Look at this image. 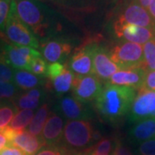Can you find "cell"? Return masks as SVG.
<instances>
[{
    "instance_id": "obj_1",
    "label": "cell",
    "mask_w": 155,
    "mask_h": 155,
    "mask_svg": "<svg viewBox=\"0 0 155 155\" xmlns=\"http://www.w3.org/2000/svg\"><path fill=\"white\" fill-rule=\"evenodd\" d=\"M136 95L134 88L107 84L96 98L95 107L105 120L115 122L130 110Z\"/></svg>"
},
{
    "instance_id": "obj_2",
    "label": "cell",
    "mask_w": 155,
    "mask_h": 155,
    "mask_svg": "<svg viewBox=\"0 0 155 155\" xmlns=\"http://www.w3.org/2000/svg\"><path fill=\"white\" fill-rule=\"evenodd\" d=\"M18 17L35 35L45 38L52 30L51 11L38 0H13Z\"/></svg>"
},
{
    "instance_id": "obj_3",
    "label": "cell",
    "mask_w": 155,
    "mask_h": 155,
    "mask_svg": "<svg viewBox=\"0 0 155 155\" xmlns=\"http://www.w3.org/2000/svg\"><path fill=\"white\" fill-rule=\"evenodd\" d=\"M93 129L91 124L85 120L67 121L61 140V146L73 155H83L92 144Z\"/></svg>"
},
{
    "instance_id": "obj_4",
    "label": "cell",
    "mask_w": 155,
    "mask_h": 155,
    "mask_svg": "<svg viewBox=\"0 0 155 155\" xmlns=\"http://www.w3.org/2000/svg\"><path fill=\"white\" fill-rule=\"evenodd\" d=\"M1 37L5 39L6 42L10 41L11 44L16 46L28 47L35 49L40 47L38 39L17 16L13 0L6 22L5 32Z\"/></svg>"
},
{
    "instance_id": "obj_5",
    "label": "cell",
    "mask_w": 155,
    "mask_h": 155,
    "mask_svg": "<svg viewBox=\"0 0 155 155\" xmlns=\"http://www.w3.org/2000/svg\"><path fill=\"white\" fill-rule=\"evenodd\" d=\"M110 60L119 69L127 70L143 65V48L133 42H121L114 46L109 52Z\"/></svg>"
},
{
    "instance_id": "obj_6",
    "label": "cell",
    "mask_w": 155,
    "mask_h": 155,
    "mask_svg": "<svg viewBox=\"0 0 155 155\" xmlns=\"http://www.w3.org/2000/svg\"><path fill=\"white\" fill-rule=\"evenodd\" d=\"M0 51L9 66L16 70L28 71L30 63L37 56H41L36 49L28 47H20L5 43L0 47Z\"/></svg>"
},
{
    "instance_id": "obj_7",
    "label": "cell",
    "mask_w": 155,
    "mask_h": 155,
    "mask_svg": "<svg viewBox=\"0 0 155 155\" xmlns=\"http://www.w3.org/2000/svg\"><path fill=\"white\" fill-rule=\"evenodd\" d=\"M102 88L100 79L94 74L76 75L73 78L72 87L73 97L84 104L96 100Z\"/></svg>"
},
{
    "instance_id": "obj_8",
    "label": "cell",
    "mask_w": 155,
    "mask_h": 155,
    "mask_svg": "<svg viewBox=\"0 0 155 155\" xmlns=\"http://www.w3.org/2000/svg\"><path fill=\"white\" fill-rule=\"evenodd\" d=\"M91 55H92V67L93 74L99 79L109 80L111 76L116 73L118 67L111 61L110 54L97 43H91Z\"/></svg>"
},
{
    "instance_id": "obj_9",
    "label": "cell",
    "mask_w": 155,
    "mask_h": 155,
    "mask_svg": "<svg viewBox=\"0 0 155 155\" xmlns=\"http://www.w3.org/2000/svg\"><path fill=\"white\" fill-rule=\"evenodd\" d=\"M114 32L118 38L140 45L145 44L150 40L155 38L152 28L139 27L119 20H116L114 23Z\"/></svg>"
},
{
    "instance_id": "obj_10",
    "label": "cell",
    "mask_w": 155,
    "mask_h": 155,
    "mask_svg": "<svg viewBox=\"0 0 155 155\" xmlns=\"http://www.w3.org/2000/svg\"><path fill=\"white\" fill-rule=\"evenodd\" d=\"M41 50L46 62L63 64L72 52V45L63 39L46 38Z\"/></svg>"
},
{
    "instance_id": "obj_11",
    "label": "cell",
    "mask_w": 155,
    "mask_h": 155,
    "mask_svg": "<svg viewBox=\"0 0 155 155\" xmlns=\"http://www.w3.org/2000/svg\"><path fill=\"white\" fill-rule=\"evenodd\" d=\"M129 111L132 122H138L151 118L155 111V91L138 90Z\"/></svg>"
},
{
    "instance_id": "obj_12",
    "label": "cell",
    "mask_w": 155,
    "mask_h": 155,
    "mask_svg": "<svg viewBox=\"0 0 155 155\" xmlns=\"http://www.w3.org/2000/svg\"><path fill=\"white\" fill-rule=\"evenodd\" d=\"M117 20L143 28H153L154 25V21L150 17L148 11L134 0L123 10Z\"/></svg>"
},
{
    "instance_id": "obj_13",
    "label": "cell",
    "mask_w": 155,
    "mask_h": 155,
    "mask_svg": "<svg viewBox=\"0 0 155 155\" xmlns=\"http://www.w3.org/2000/svg\"><path fill=\"white\" fill-rule=\"evenodd\" d=\"M146 74L147 72L141 67L120 70L111 76L109 84L119 86H128L139 90L143 84Z\"/></svg>"
},
{
    "instance_id": "obj_14",
    "label": "cell",
    "mask_w": 155,
    "mask_h": 155,
    "mask_svg": "<svg viewBox=\"0 0 155 155\" xmlns=\"http://www.w3.org/2000/svg\"><path fill=\"white\" fill-rule=\"evenodd\" d=\"M68 66L71 71L75 72L76 75L84 76L93 74L91 44L84 45V47L76 50L70 58Z\"/></svg>"
},
{
    "instance_id": "obj_15",
    "label": "cell",
    "mask_w": 155,
    "mask_h": 155,
    "mask_svg": "<svg viewBox=\"0 0 155 155\" xmlns=\"http://www.w3.org/2000/svg\"><path fill=\"white\" fill-rule=\"evenodd\" d=\"M64 122L60 115L53 113L48 118L41 132V138L46 146L61 145L63 137Z\"/></svg>"
},
{
    "instance_id": "obj_16",
    "label": "cell",
    "mask_w": 155,
    "mask_h": 155,
    "mask_svg": "<svg viewBox=\"0 0 155 155\" xmlns=\"http://www.w3.org/2000/svg\"><path fill=\"white\" fill-rule=\"evenodd\" d=\"M58 107L61 114L70 120L87 119L91 116V111L86 105L74 97H63L59 101Z\"/></svg>"
},
{
    "instance_id": "obj_17",
    "label": "cell",
    "mask_w": 155,
    "mask_h": 155,
    "mask_svg": "<svg viewBox=\"0 0 155 155\" xmlns=\"http://www.w3.org/2000/svg\"><path fill=\"white\" fill-rule=\"evenodd\" d=\"M11 146L21 149L27 155H35L46 145L41 136H35L24 130L17 132L11 140Z\"/></svg>"
},
{
    "instance_id": "obj_18",
    "label": "cell",
    "mask_w": 155,
    "mask_h": 155,
    "mask_svg": "<svg viewBox=\"0 0 155 155\" xmlns=\"http://www.w3.org/2000/svg\"><path fill=\"white\" fill-rule=\"evenodd\" d=\"M129 136L135 142H143L155 138V118H147L138 122L130 130Z\"/></svg>"
},
{
    "instance_id": "obj_19",
    "label": "cell",
    "mask_w": 155,
    "mask_h": 155,
    "mask_svg": "<svg viewBox=\"0 0 155 155\" xmlns=\"http://www.w3.org/2000/svg\"><path fill=\"white\" fill-rule=\"evenodd\" d=\"M44 98V93L40 89L28 90L27 92L23 94L18 95L13 100V104L17 109L21 110H35L38 108L40 103Z\"/></svg>"
},
{
    "instance_id": "obj_20",
    "label": "cell",
    "mask_w": 155,
    "mask_h": 155,
    "mask_svg": "<svg viewBox=\"0 0 155 155\" xmlns=\"http://www.w3.org/2000/svg\"><path fill=\"white\" fill-rule=\"evenodd\" d=\"M13 82L16 86L22 90H32L42 85L43 80L32 72L25 70H17L14 72Z\"/></svg>"
},
{
    "instance_id": "obj_21",
    "label": "cell",
    "mask_w": 155,
    "mask_h": 155,
    "mask_svg": "<svg viewBox=\"0 0 155 155\" xmlns=\"http://www.w3.org/2000/svg\"><path fill=\"white\" fill-rule=\"evenodd\" d=\"M50 109L48 104H43L36 111L32 121L28 127V132L35 136H41L46 121L49 115Z\"/></svg>"
},
{
    "instance_id": "obj_22",
    "label": "cell",
    "mask_w": 155,
    "mask_h": 155,
    "mask_svg": "<svg viewBox=\"0 0 155 155\" xmlns=\"http://www.w3.org/2000/svg\"><path fill=\"white\" fill-rule=\"evenodd\" d=\"M73 78H74V75L72 71L66 67V69L61 75H59L58 77L51 80L53 90L57 94L61 95L67 93L72 89Z\"/></svg>"
},
{
    "instance_id": "obj_23",
    "label": "cell",
    "mask_w": 155,
    "mask_h": 155,
    "mask_svg": "<svg viewBox=\"0 0 155 155\" xmlns=\"http://www.w3.org/2000/svg\"><path fill=\"white\" fill-rule=\"evenodd\" d=\"M33 117L34 111L32 110H22L13 117L9 127L17 132L24 131V129L30 124Z\"/></svg>"
},
{
    "instance_id": "obj_24",
    "label": "cell",
    "mask_w": 155,
    "mask_h": 155,
    "mask_svg": "<svg viewBox=\"0 0 155 155\" xmlns=\"http://www.w3.org/2000/svg\"><path fill=\"white\" fill-rule=\"evenodd\" d=\"M142 68L147 72L155 71V38L146 42L143 47Z\"/></svg>"
},
{
    "instance_id": "obj_25",
    "label": "cell",
    "mask_w": 155,
    "mask_h": 155,
    "mask_svg": "<svg viewBox=\"0 0 155 155\" xmlns=\"http://www.w3.org/2000/svg\"><path fill=\"white\" fill-rule=\"evenodd\" d=\"M17 110L18 109L13 104V102L11 104L0 105V131H3L7 127L8 124L15 116V113Z\"/></svg>"
},
{
    "instance_id": "obj_26",
    "label": "cell",
    "mask_w": 155,
    "mask_h": 155,
    "mask_svg": "<svg viewBox=\"0 0 155 155\" xmlns=\"http://www.w3.org/2000/svg\"><path fill=\"white\" fill-rule=\"evenodd\" d=\"M19 94V89L12 83L0 82V100L15 99Z\"/></svg>"
},
{
    "instance_id": "obj_27",
    "label": "cell",
    "mask_w": 155,
    "mask_h": 155,
    "mask_svg": "<svg viewBox=\"0 0 155 155\" xmlns=\"http://www.w3.org/2000/svg\"><path fill=\"white\" fill-rule=\"evenodd\" d=\"M14 69L8 65L5 57L0 51V82L11 83L13 81Z\"/></svg>"
},
{
    "instance_id": "obj_28",
    "label": "cell",
    "mask_w": 155,
    "mask_h": 155,
    "mask_svg": "<svg viewBox=\"0 0 155 155\" xmlns=\"http://www.w3.org/2000/svg\"><path fill=\"white\" fill-rule=\"evenodd\" d=\"M12 0H0V36L3 35L10 14Z\"/></svg>"
},
{
    "instance_id": "obj_29",
    "label": "cell",
    "mask_w": 155,
    "mask_h": 155,
    "mask_svg": "<svg viewBox=\"0 0 155 155\" xmlns=\"http://www.w3.org/2000/svg\"><path fill=\"white\" fill-rule=\"evenodd\" d=\"M29 72H31L35 75H39L43 77L46 75L47 71V63L41 56H37L32 60L29 66Z\"/></svg>"
},
{
    "instance_id": "obj_30",
    "label": "cell",
    "mask_w": 155,
    "mask_h": 155,
    "mask_svg": "<svg viewBox=\"0 0 155 155\" xmlns=\"http://www.w3.org/2000/svg\"><path fill=\"white\" fill-rule=\"evenodd\" d=\"M35 155H73L61 145L45 146Z\"/></svg>"
},
{
    "instance_id": "obj_31",
    "label": "cell",
    "mask_w": 155,
    "mask_h": 155,
    "mask_svg": "<svg viewBox=\"0 0 155 155\" xmlns=\"http://www.w3.org/2000/svg\"><path fill=\"white\" fill-rule=\"evenodd\" d=\"M65 69H66V66L62 63H51L48 66H47L46 76L50 80H52L56 77H58L59 75H61Z\"/></svg>"
},
{
    "instance_id": "obj_32",
    "label": "cell",
    "mask_w": 155,
    "mask_h": 155,
    "mask_svg": "<svg viewBox=\"0 0 155 155\" xmlns=\"http://www.w3.org/2000/svg\"><path fill=\"white\" fill-rule=\"evenodd\" d=\"M112 148V141L110 139H104L93 148L94 155H109Z\"/></svg>"
},
{
    "instance_id": "obj_33",
    "label": "cell",
    "mask_w": 155,
    "mask_h": 155,
    "mask_svg": "<svg viewBox=\"0 0 155 155\" xmlns=\"http://www.w3.org/2000/svg\"><path fill=\"white\" fill-rule=\"evenodd\" d=\"M138 152L140 155H155V138L140 143Z\"/></svg>"
},
{
    "instance_id": "obj_34",
    "label": "cell",
    "mask_w": 155,
    "mask_h": 155,
    "mask_svg": "<svg viewBox=\"0 0 155 155\" xmlns=\"http://www.w3.org/2000/svg\"><path fill=\"white\" fill-rule=\"evenodd\" d=\"M139 90L155 91V71L147 72L142 86Z\"/></svg>"
},
{
    "instance_id": "obj_35",
    "label": "cell",
    "mask_w": 155,
    "mask_h": 155,
    "mask_svg": "<svg viewBox=\"0 0 155 155\" xmlns=\"http://www.w3.org/2000/svg\"><path fill=\"white\" fill-rule=\"evenodd\" d=\"M113 155H134L131 150L125 145H123L121 141H117L115 149L113 151Z\"/></svg>"
},
{
    "instance_id": "obj_36",
    "label": "cell",
    "mask_w": 155,
    "mask_h": 155,
    "mask_svg": "<svg viewBox=\"0 0 155 155\" xmlns=\"http://www.w3.org/2000/svg\"><path fill=\"white\" fill-rule=\"evenodd\" d=\"M0 155H27L22 150L13 146L6 147L5 148L0 151Z\"/></svg>"
},
{
    "instance_id": "obj_37",
    "label": "cell",
    "mask_w": 155,
    "mask_h": 155,
    "mask_svg": "<svg viewBox=\"0 0 155 155\" xmlns=\"http://www.w3.org/2000/svg\"><path fill=\"white\" fill-rule=\"evenodd\" d=\"M11 146L10 140L7 138L6 134L4 131H0V151L5 148L6 147Z\"/></svg>"
},
{
    "instance_id": "obj_38",
    "label": "cell",
    "mask_w": 155,
    "mask_h": 155,
    "mask_svg": "<svg viewBox=\"0 0 155 155\" xmlns=\"http://www.w3.org/2000/svg\"><path fill=\"white\" fill-rule=\"evenodd\" d=\"M147 9H148V13H149L150 17H152V19L155 22V0H152L150 2Z\"/></svg>"
},
{
    "instance_id": "obj_39",
    "label": "cell",
    "mask_w": 155,
    "mask_h": 155,
    "mask_svg": "<svg viewBox=\"0 0 155 155\" xmlns=\"http://www.w3.org/2000/svg\"><path fill=\"white\" fill-rule=\"evenodd\" d=\"M83 155H94L93 154V148H90V149H88Z\"/></svg>"
},
{
    "instance_id": "obj_40",
    "label": "cell",
    "mask_w": 155,
    "mask_h": 155,
    "mask_svg": "<svg viewBox=\"0 0 155 155\" xmlns=\"http://www.w3.org/2000/svg\"><path fill=\"white\" fill-rule=\"evenodd\" d=\"M53 1H57V2H62V3H67L68 1H72V0H53Z\"/></svg>"
},
{
    "instance_id": "obj_41",
    "label": "cell",
    "mask_w": 155,
    "mask_h": 155,
    "mask_svg": "<svg viewBox=\"0 0 155 155\" xmlns=\"http://www.w3.org/2000/svg\"><path fill=\"white\" fill-rule=\"evenodd\" d=\"M153 33H154V35H155V22H154V25H153Z\"/></svg>"
},
{
    "instance_id": "obj_42",
    "label": "cell",
    "mask_w": 155,
    "mask_h": 155,
    "mask_svg": "<svg viewBox=\"0 0 155 155\" xmlns=\"http://www.w3.org/2000/svg\"><path fill=\"white\" fill-rule=\"evenodd\" d=\"M151 118H155V111L153 113V115H152V116H151Z\"/></svg>"
}]
</instances>
